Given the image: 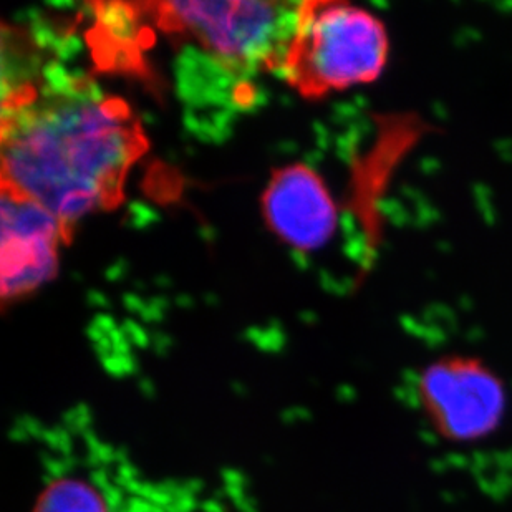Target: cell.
I'll return each mask as SVG.
<instances>
[{
	"label": "cell",
	"mask_w": 512,
	"mask_h": 512,
	"mask_svg": "<svg viewBox=\"0 0 512 512\" xmlns=\"http://www.w3.org/2000/svg\"><path fill=\"white\" fill-rule=\"evenodd\" d=\"M148 143L131 108L80 78L4 95L2 189L40 204L72 239L78 221L121 203Z\"/></svg>",
	"instance_id": "6da1fadb"
},
{
	"label": "cell",
	"mask_w": 512,
	"mask_h": 512,
	"mask_svg": "<svg viewBox=\"0 0 512 512\" xmlns=\"http://www.w3.org/2000/svg\"><path fill=\"white\" fill-rule=\"evenodd\" d=\"M387 27L372 12L335 0L300 2L282 77L305 98L377 80L387 67Z\"/></svg>",
	"instance_id": "7a4b0ae2"
},
{
	"label": "cell",
	"mask_w": 512,
	"mask_h": 512,
	"mask_svg": "<svg viewBox=\"0 0 512 512\" xmlns=\"http://www.w3.org/2000/svg\"><path fill=\"white\" fill-rule=\"evenodd\" d=\"M166 34L193 40L229 75L281 70L297 24L290 2H155L140 4Z\"/></svg>",
	"instance_id": "3957f363"
},
{
	"label": "cell",
	"mask_w": 512,
	"mask_h": 512,
	"mask_svg": "<svg viewBox=\"0 0 512 512\" xmlns=\"http://www.w3.org/2000/svg\"><path fill=\"white\" fill-rule=\"evenodd\" d=\"M416 403L436 435L450 443H478L501 428L508 413L503 378L479 358L448 355L416 377Z\"/></svg>",
	"instance_id": "277c9868"
},
{
	"label": "cell",
	"mask_w": 512,
	"mask_h": 512,
	"mask_svg": "<svg viewBox=\"0 0 512 512\" xmlns=\"http://www.w3.org/2000/svg\"><path fill=\"white\" fill-rule=\"evenodd\" d=\"M0 211V292L2 304L9 305L57 276L60 244L70 236L54 214L5 189Z\"/></svg>",
	"instance_id": "5b68a950"
},
{
	"label": "cell",
	"mask_w": 512,
	"mask_h": 512,
	"mask_svg": "<svg viewBox=\"0 0 512 512\" xmlns=\"http://www.w3.org/2000/svg\"><path fill=\"white\" fill-rule=\"evenodd\" d=\"M261 204L267 228L295 252L319 251L339 226V209L327 184L304 163L274 171Z\"/></svg>",
	"instance_id": "8992f818"
}]
</instances>
